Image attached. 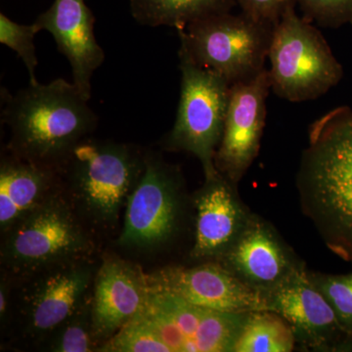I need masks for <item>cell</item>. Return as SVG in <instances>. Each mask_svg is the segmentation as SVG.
<instances>
[{
	"mask_svg": "<svg viewBox=\"0 0 352 352\" xmlns=\"http://www.w3.org/2000/svg\"><path fill=\"white\" fill-rule=\"evenodd\" d=\"M298 189L329 249L352 263V110L333 109L309 129Z\"/></svg>",
	"mask_w": 352,
	"mask_h": 352,
	"instance_id": "1",
	"label": "cell"
},
{
	"mask_svg": "<svg viewBox=\"0 0 352 352\" xmlns=\"http://www.w3.org/2000/svg\"><path fill=\"white\" fill-rule=\"evenodd\" d=\"M2 99L1 120L10 133L6 151L25 161L58 168L98 124L89 100L63 78L29 83L14 95L2 89Z\"/></svg>",
	"mask_w": 352,
	"mask_h": 352,
	"instance_id": "2",
	"label": "cell"
},
{
	"mask_svg": "<svg viewBox=\"0 0 352 352\" xmlns=\"http://www.w3.org/2000/svg\"><path fill=\"white\" fill-rule=\"evenodd\" d=\"M138 146L88 138L58 166L61 191L92 233H113L145 168Z\"/></svg>",
	"mask_w": 352,
	"mask_h": 352,
	"instance_id": "3",
	"label": "cell"
},
{
	"mask_svg": "<svg viewBox=\"0 0 352 352\" xmlns=\"http://www.w3.org/2000/svg\"><path fill=\"white\" fill-rule=\"evenodd\" d=\"M95 235L61 190L1 233L3 272L13 280L61 264L92 258Z\"/></svg>",
	"mask_w": 352,
	"mask_h": 352,
	"instance_id": "4",
	"label": "cell"
},
{
	"mask_svg": "<svg viewBox=\"0 0 352 352\" xmlns=\"http://www.w3.org/2000/svg\"><path fill=\"white\" fill-rule=\"evenodd\" d=\"M188 197L179 170L161 155L146 151L145 168L127 200L116 245L135 254H155L177 239Z\"/></svg>",
	"mask_w": 352,
	"mask_h": 352,
	"instance_id": "5",
	"label": "cell"
},
{
	"mask_svg": "<svg viewBox=\"0 0 352 352\" xmlns=\"http://www.w3.org/2000/svg\"><path fill=\"white\" fill-rule=\"evenodd\" d=\"M273 30L242 12L214 14L178 31V55L232 85L265 69Z\"/></svg>",
	"mask_w": 352,
	"mask_h": 352,
	"instance_id": "6",
	"label": "cell"
},
{
	"mask_svg": "<svg viewBox=\"0 0 352 352\" xmlns=\"http://www.w3.org/2000/svg\"><path fill=\"white\" fill-rule=\"evenodd\" d=\"M271 89L291 102L314 100L340 82L342 65L321 32L296 7L273 30L270 53Z\"/></svg>",
	"mask_w": 352,
	"mask_h": 352,
	"instance_id": "7",
	"label": "cell"
},
{
	"mask_svg": "<svg viewBox=\"0 0 352 352\" xmlns=\"http://www.w3.org/2000/svg\"><path fill=\"white\" fill-rule=\"evenodd\" d=\"M182 94L175 126L164 146L170 151L194 155L205 178L219 173L214 156L226 124L231 85L221 76L179 58Z\"/></svg>",
	"mask_w": 352,
	"mask_h": 352,
	"instance_id": "8",
	"label": "cell"
},
{
	"mask_svg": "<svg viewBox=\"0 0 352 352\" xmlns=\"http://www.w3.org/2000/svg\"><path fill=\"white\" fill-rule=\"evenodd\" d=\"M98 264L83 259L14 280L20 288L16 312L21 339L36 347L73 314L91 293Z\"/></svg>",
	"mask_w": 352,
	"mask_h": 352,
	"instance_id": "9",
	"label": "cell"
},
{
	"mask_svg": "<svg viewBox=\"0 0 352 352\" xmlns=\"http://www.w3.org/2000/svg\"><path fill=\"white\" fill-rule=\"evenodd\" d=\"M249 314L207 309L148 289L134 319L151 329L170 352H233Z\"/></svg>",
	"mask_w": 352,
	"mask_h": 352,
	"instance_id": "10",
	"label": "cell"
},
{
	"mask_svg": "<svg viewBox=\"0 0 352 352\" xmlns=\"http://www.w3.org/2000/svg\"><path fill=\"white\" fill-rule=\"evenodd\" d=\"M148 289L207 309L230 314L268 310L266 296L238 279L219 261L192 267L168 265L146 273Z\"/></svg>",
	"mask_w": 352,
	"mask_h": 352,
	"instance_id": "11",
	"label": "cell"
},
{
	"mask_svg": "<svg viewBox=\"0 0 352 352\" xmlns=\"http://www.w3.org/2000/svg\"><path fill=\"white\" fill-rule=\"evenodd\" d=\"M265 296L268 310L285 319L300 346L319 351L352 347V337L340 327L332 307L310 280L305 264Z\"/></svg>",
	"mask_w": 352,
	"mask_h": 352,
	"instance_id": "12",
	"label": "cell"
},
{
	"mask_svg": "<svg viewBox=\"0 0 352 352\" xmlns=\"http://www.w3.org/2000/svg\"><path fill=\"white\" fill-rule=\"evenodd\" d=\"M271 88L270 69L231 85L223 134L214 156L220 175L237 185L258 156Z\"/></svg>",
	"mask_w": 352,
	"mask_h": 352,
	"instance_id": "13",
	"label": "cell"
},
{
	"mask_svg": "<svg viewBox=\"0 0 352 352\" xmlns=\"http://www.w3.org/2000/svg\"><path fill=\"white\" fill-rule=\"evenodd\" d=\"M217 261L264 295L303 264L274 227L256 214H252L239 237Z\"/></svg>",
	"mask_w": 352,
	"mask_h": 352,
	"instance_id": "14",
	"label": "cell"
},
{
	"mask_svg": "<svg viewBox=\"0 0 352 352\" xmlns=\"http://www.w3.org/2000/svg\"><path fill=\"white\" fill-rule=\"evenodd\" d=\"M147 296L146 273L138 264L113 254L102 258L91 289L92 329L99 347L138 316Z\"/></svg>",
	"mask_w": 352,
	"mask_h": 352,
	"instance_id": "15",
	"label": "cell"
},
{
	"mask_svg": "<svg viewBox=\"0 0 352 352\" xmlns=\"http://www.w3.org/2000/svg\"><path fill=\"white\" fill-rule=\"evenodd\" d=\"M195 210L194 243L190 256L217 261L239 237L252 214L240 200L236 185L217 173L192 197Z\"/></svg>",
	"mask_w": 352,
	"mask_h": 352,
	"instance_id": "16",
	"label": "cell"
},
{
	"mask_svg": "<svg viewBox=\"0 0 352 352\" xmlns=\"http://www.w3.org/2000/svg\"><path fill=\"white\" fill-rule=\"evenodd\" d=\"M94 16L85 0H54L36 20L50 32L58 50L68 59L74 85L85 98H91L94 72L103 64L105 53L95 38Z\"/></svg>",
	"mask_w": 352,
	"mask_h": 352,
	"instance_id": "17",
	"label": "cell"
},
{
	"mask_svg": "<svg viewBox=\"0 0 352 352\" xmlns=\"http://www.w3.org/2000/svg\"><path fill=\"white\" fill-rule=\"evenodd\" d=\"M61 190L57 168L6 151L0 164V231L6 232Z\"/></svg>",
	"mask_w": 352,
	"mask_h": 352,
	"instance_id": "18",
	"label": "cell"
},
{
	"mask_svg": "<svg viewBox=\"0 0 352 352\" xmlns=\"http://www.w3.org/2000/svg\"><path fill=\"white\" fill-rule=\"evenodd\" d=\"M235 0H129L131 13L147 27L185 29L191 23L214 14L230 12Z\"/></svg>",
	"mask_w": 352,
	"mask_h": 352,
	"instance_id": "19",
	"label": "cell"
},
{
	"mask_svg": "<svg viewBox=\"0 0 352 352\" xmlns=\"http://www.w3.org/2000/svg\"><path fill=\"white\" fill-rule=\"evenodd\" d=\"M296 342L284 318L270 310H259L250 312L233 352H289Z\"/></svg>",
	"mask_w": 352,
	"mask_h": 352,
	"instance_id": "20",
	"label": "cell"
},
{
	"mask_svg": "<svg viewBox=\"0 0 352 352\" xmlns=\"http://www.w3.org/2000/svg\"><path fill=\"white\" fill-rule=\"evenodd\" d=\"M50 352L98 351L92 329L91 293L73 314L62 322L36 346Z\"/></svg>",
	"mask_w": 352,
	"mask_h": 352,
	"instance_id": "21",
	"label": "cell"
},
{
	"mask_svg": "<svg viewBox=\"0 0 352 352\" xmlns=\"http://www.w3.org/2000/svg\"><path fill=\"white\" fill-rule=\"evenodd\" d=\"M308 274L332 307L340 327L352 337V272L330 275L308 271Z\"/></svg>",
	"mask_w": 352,
	"mask_h": 352,
	"instance_id": "22",
	"label": "cell"
},
{
	"mask_svg": "<svg viewBox=\"0 0 352 352\" xmlns=\"http://www.w3.org/2000/svg\"><path fill=\"white\" fill-rule=\"evenodd\" d=\"M43 31L36 22L32 25H22L9 19L6 14L0 13V43L17 53L24 62L29 73L31 85L38 83L36 71L38 67L34 38Z\"/></svg>",
	"mask_w": 352,
	"mask_h": 352,
	"instance_id": "23",
	"label": "cell"
},
{
	"mask_svg": "<svg viewBox=\"0 0 352 352\" xmlns=\"http://www.w3.org/2000/svg\"><path fill=\"white\" fill-rule=\"evenodd\" d=\"M99 352H170L151 329L133 319L98 349Z\"/></svg>",
	"mask_w": 352,
	"mask_h": 352,
	"instance_id": "24",
	"label": "cell"
},
{
	"mask_svg": "<svg viewBox=\"0 0 352 352\" xmlns=\"http://www.w3.org/2000/svg\"><path fill=\"white\" fill-rule=\"evenodd\" d=\"M302 17L321 27L352 25V0H298Z\"/></svg>",
	"mask_w": 352,
	"mask_h": 352,
	"instance_id": "25",
	"label": "cell"
},
{
	"mask_svg": "<svg viewBox=\"0 0 352 352\" xmlns=\"http://www.w3.org/2000/svg\"><path fill=\"white\" fill-rule=\"evenodd\" d=\"M241 12L261 24L275 28L289 8L298 6V0H235Z\"/></svg>",
	"mask_w": 352,
	"mask_h": 352,
	"instance_id": "26",
	"label": "cell"
},
{
	"mask_svg": "<svg viewBox=\"0 0 352 352\" xmlns=\"http://www.w3.org/2000/svg\"><path fill=\"white\" fill-rule=\"evenodd\" d=\"M14 280L4 273L0 283V321L2 326H6L10 321L11 307H12V288Z\"/></svg>",
	"mask_w": 352,
	"mask_h": 352,
	"instance_id": "27",
	"label": "cell"
}]
</instances>
